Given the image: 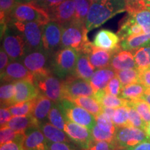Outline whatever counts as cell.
<instances>
[{
	"label": "cell",
	"instance_id": "obj_1",
	"mask_svg": "<svg viewBox=\"0 0 150 150\" xmlns=\"http://www.w3.org/2000/svg\"><path fill=\"white\" fill-rule=\"evenodd\" d=\"M124 11H126L125 0H93L85 22L88 31Z\"/></svg>",
	"mask_w": 150,
	"mask_h": 150
},
{
	"label": "cell",
	"instance_id": "obj_2",
	"mask_svg": "<svg viewBox=\"0 0 150 150\" xmlns=\"http://www.w3.org/2000/svg\"><path fill=\"white\" fill-rule=\"evenodd\" d=\"M61 48H72L78 52H83L91 43L88 39L85 22L74 20L70 23L62 25Z\"/></svg>",
	"mask_w": 150,
	"mask_h": 150
},
{
	"label": "cell",
	"instance_id": "obj_3",
	"mask_svg": "<svg viewBox=\"0 0 150 150\" xmlns=\"http://www.w3.org/2000/svg\"><path fill=\"white\" fill-rule=\"evenodd\" d=\"M10 20L35 22L45 25L51 21V18L48 11L38 4L17 2L9 16L8 22Z\"/></svg>",
	"mask_w": 150,
	"mask_h": 150
},
{
	"label": "cell",
	"instance_id": "obj_4",
	"mask_svg": "<svg viewBox=\"0 0 150 150\" xmlns=\"http://www.w3.org/2000/svg\"><path fill=\"white\" fill-rule=\"evenodd\" d=\"M79 52L72 48H61L52 56V73L63 80L74 74Z\"/></svg>",
	"mask_w": 150,
	"mask_h": 150
},
{
	"label": "cell",
	"instance_id": "obj_5",
	"mask_svg": "<svg viewBox=\"0 0 150 150\" xmlns=\"http://www.w3.org/2000/svg\"><path fill=\"white\" fill-rule=\"evenodd\" d=\"M23 36L29 52L43 50L42 32L44 24L35 22L10 20L8 23Z\"/></svg>",
	"mask_w": 150,
	"mask_h": 150
},
{
	"label": "cell",
	"instance_id": "obj_6",
	"mask_svg": "<svg viewBox=\"0 0 150 150\" xmlns=\"http://www.w3.org/2000/svg\"><path fill=\"white\" fill-rule=\"evenodd\" d=\"M65 120L81 125L92 131L96 125V117L72 101L63 99L59 102Z\"/></svg>",
	"mask_w": 150,
	"mask_h": 150
},
{
	"label": "cell",
	"instance_id": "obj_7",
	"mask_svg": "<svg viewBox=\"0 0 150 150\" xmlns=\"http://www.w3.org/2000/svg\"><path fill=\"white\" fill-rule=\"evenodd\" d=\"M2 47L8 54L11 61H21L29 52L23 36L11 26H7L1 35Z\"/></svg>",
	"mask_w": 150,
	"mask_h": 150
},
{
	"label": "cell",
	"instance_id": "obj_8",
	"mask_svg": "<svg viewBox=\"0 0 150 150\" xmlns=\"http://www.w3.org/2000/svg\"><path fill=\"white\" fill-rule=\"evenodd\" d=\"M52 56L44 50H33L28 52L20 61L36 78L52 73Z\"/></svg>",
	"mask_w": 150,
	"mask_h": 150
},
{
	"label": "cell",
	"instance_id": "obj_9",
	"mask_svg": "<svg viewBox=\"0 0 150 150\" xmlns=\"http://www.w3.org/2000/svg\"><path fill=\"white\" fill-rule=\"evenodd\" d=\"M34 83L40 94L55 103L63 99V80L53 73L34 78Z\"/></svg>",
	"mask_w": 150,
	"mask_h": 150
},
{
	"label": "cell",
	"instance_id": "obj_10",
	"mask_svg": "<svg viewBox=\"0 0 150 150\" xmlns=\"http://www.w3.org/2000/svg\"><path fill=\"white\" fill-rule=\"evenodd\" d=\"M147 138L149 137L142 129L130 126L119 127L115 133L113 149L134 147Z\"/></svg>",
	"mask_w": 150,
	"mask_h": 150
},
{
	"label": "cell",
	"instance_id": "obj_11",
	"mask_svg": "<svg viewBox=\"0 0 150 150\" xmlns=\"http://www.w3.org/2000/svg\"><path fill=\"white\" fill-rule=\"evenodd\" d=\"M94 91L89 81L70 76L63 80V98L72 101L79 97H93Z\"/></svg>",
	"mask_w": 150,
	"mask_h": 150
},
{
	"label": "cell",
	"instance_id": "obj_12",
	"mask_svg": "<svg viewBox=\"0 0 150 150\" xmlns=\"http://www.w3.org/2000/svg\"><path fill=\"white\" fill-rule=\"evenodd\" d=\"M62 30L61 24L53 20L45 24L42 32V47L45 51L53 55L61 49Z\"/></svg>",
	"mask_w": 150,
	"mask_h": 150
},
{
	"label": "cell",
	"instance_id": "obj_13",
	"mask_svg": "<svg viewBox=\"0 0 150 150\" xmlns=\"http://www.w3.org/2000/svg\"><path fill=\"white\" fill-rule=\"evenodd\" d=\"M64 131L73 142L81 149H88L95 141L91 130L71 121L65 122Z\"/></svg>",
	"mask_w": 150,
	"mask_h": 150
},
{
	"label": "cell",
	"instance_id": "obj_14",
	"mask_svg": "<svg viewBox=\"0 0 150 150\" xmlns=\"http://www.w3.org/2000/svg\"><path fill=\"white\" fill-rule=\"evenodd\" d=\"M27 80L34 82V76L20 61H11L5 70L1 73V83Z\"/></svg>",
	"mask_w": 150,
	"mask_h": 150
},
{
	"label": "cell",
	"instance_id": "obj_15",
	"mask_svg": "<svg viewBox=\"0 0 150 150\" xmlns=\"http://www.w3.org/2000/svg\"><path fill=\"white\" fill-rule=\"evenodd\" d=\"M51 20L61 25L70 23L76 19L74 0H65L55 8L48 11Z\"/></svg>",
	"mask_w": 150,
	"mask_h": 150
},
{
	"label": "cell",
	"instance_id": "obj_16",
	"mask_svg": "<svg viewBox=\"0 0 150 150\" xmlns=\"http://www.w3.org/2000/svg\"><path fill=\"white\" fill-rule=\"evenodd\" d=\"M120 42L117 33L108 29H101L95 35L93 44L97 47L115 52L121 49Z\"/></svg>",
	"mask_w": 150,
	"mask_h": 150
},
{
	"label": "cell",
	"instance_id": "obj_17",
	"mask_svg": "<svg viewBox=\"0 0 150 150\" xmlns=\"http://www.w3.org/2000/svg\"><path fill=\"white\" fill-rule=\"evenodd\" d=\"M48 140L38 126L32 127L25 131L23 141L24 149L48 150Z\"/></svg>",
	"mask_w": 150,
	"mask_h": 150
},
{
	"label": "cell",
	"instance_id": "obj_18",
	"mask_svg": "<svg viewBox=\"0 0 150 150\" xmlns=\"http://www.w3.org/2000/svg\"><path fill=\"white\" fill-rule=\"evenodd\" d=\"M83 52L88 54L90 62L96 70L110 66V61L114 54L113 52L97 47L94 45L93 42L90 43Z\"/></svg>",
	"mask_w": 150,
	"mask_h": 150
},
{
	"label": "cell",
	"instance_id": "obj_19",
	"mask_svg": "<svg viewBox=\"0 0 150 150\" xmlns=\"http://www.w3.org/2000/svg\"><path fill=\"white\" fill-rule=\"evenodd\" d=\"M14 83L16 85V93L13 101V105L32 100L38 97L40 94L34 82L22 80Z\"/></svg>",
	"mask_w": 150,
	"mask_h": 150
},
{
	"label": "cell",
	"instance_id": "obj_20",
	"mask_svg": "<svg viewBox=\"0 0 150 150\" xmlns=\"http://www.w3.org/2000/svg\"><path fill=\"white\" fill-rule=\"evenodd\" d=\"M110 66L115 71L136 68L134 54L132 52L120 49L114 52Z\"/></svg>",
	"mask_w": 150,
	"mask_h": 150
},
{
	"label": "cell",
	"instance_id": "obj_21",
	"mask_svg": "<svg viewBox=\"0 0 150 150\" xmlns=\"http://www.w3.org/2000/svg\"><path fill=\"white\" fill-rule=\"evenodd\" d=\"M116 76V71L110 66L97 69L90 79L94 93L104 90L112 78Z\"/></svg>",
	"mask_w": 150,
	"mask_h": 150
},
{
	"label": "cell",
	"instance_id": "obj_22",
	"mask_svg": "<svg viewBox=\"0 0 150 150\" xmlns=\"http://www.w3.org/2000/svg\"><path fill=\"white\" fill-rule=\"evenodd\" d=\"M38 127L42 131L48 141L53 142H73L65 131L59 129L50 122L38 124Z\"/></svg>",
	"mask_w": 150,
	"mask_h": 150
},
{
	"label": "cell",
	"instance_id": "obj_23",
	"mask_svg": "<svg viewBox=\"0 0 150 150\" xmlns=\"http://www.w3.org/2000/svg\"><path fill=\"white\" fill-rule=\"evenodd\" d=\"M53 104V101L42 94H40L35 98L32 115L37 120L38 123L47 122L49 114Z\"/></svg>",
	"mask_w": 150,
	"mask_h": 150
},
{
	"label": "cell",
	"instance_id": "obj_24",
	"mask_svg": "<svg viewBox=\"0 0 150 150\" xmlns=\"http://www.w3.org/2000/svg\"><path fill=\"white\" fill-rule=\"evenodd\" d=\"M117 33L120 40H122L129 37L143 34L145 33L142 28L135 21L134 18L131 15L128 14L126 18L121 21L120 26Z\"/></svg>",
	"mask_w": 150,
	"mask_h": 150
},
{
	"label": "cell",
	"instance_id": "obj_25",
	"mask_svg": "<svg viewBox=\"0 0 150 150\" xmlns=\"http://www.w3.org/2000/svg\"><path fill=\"white\" fill-rule=\"evenodd\" d=\"M95 70L96 69L90 62L88 54L83 52H79L74 76L90 81Z\"/></svg>",
	"mask_w": 150,
	"mask_h": 150
},
{
	"label": "cell",
	"instance_id": "obj_26",
	"mask_svg": "<svg viewBox=\"0 0 150 150\" xmlns=\"http://www.w3.org/2000/svg\"><path fill=\"white\" fill-rule=\"evenodd\" d=\"M93 97L100 103L103 107L117 108L122 106H127V99L108 93L105 89L95 92Z\"/></svg>",
	"mask_w": 150,
	"mask_h": 150
},
{
	"label": "cell",
	"instance_id": "obj_27",
	"mask_svg": "<svg viewBox=\"0 0 150 150\" xmlns=\"http://www.w3.org/2000/svg\"><path fill=\"white\" fill-rule=\"evenodd\" d=\"M38 122L32 115L27 116H14L5 127H8L17 131H23L32 127L38 126Z\"/></svg>",
	"mask_w": 150,
	"mask_h": 150
},
{
	"label": "cell",
	"instance_id": "obj_28",
	"mask_svg": "<svg viewBox=\"0 0 150 150\" xmlns=\"http://www.w3.org/2000/svg\"><path fill=\"white\" fill-rule=\"evenodd\" d=\"M150 43V33L134 35L121 40L120 47L122 50L134 52L142 47Z\"/></svg>",
	"mask_w": 150,
	"mask_h": 150
},
{
	"label": "cell",
	"instance_id": "obj_29",
	"mask_svg": "<svg viewBox=\"0 0 150 150\" xmlns=\"http://www.w3.org/2000/svg\"><path fill=\"white\" fill-rule=\"evenodd\" d=\"M72 102L93 114L95 117L102 112V106L93 97H79L73 99Z\"/></svg>",
	"mask_w": 150,
	"mask_h": 150
},
{
	"label": "cell",
	"instance_id": "obj_30",
	"mask_svg": "<svg viewBox=\"0 0 150 150\" xmlns=\"http://www.w3.org/2000/svg\"><path fill=\"white\" fill-rule=\"evenodd\" d=\"M16 93V89L14 82L1 83V88H0L1 107L8 108L13 105Z\"/></svg>",
	"mask_w": 150,
	"mask_h": 150
},
{
	"label": "cell",
	"instance_id": "obj_31",
	"mask_svg": "<svg viewBox=\"0 0 150 150\" xmlns=\"http://www.w3.org/2000/svg\"><path fill=\"white\" fill-rule=\"evenodd\" d=\"M147 88L141 83H136L124 86L122 90L120 97L127 100L141 99L145 94Z\"/></svg>",
	"mask_w": 150,
	"mask_h": 150
},
{
	"label": "cell",
	"instance_id": "obj_32",
	"mask_svg": "<svg viewBox=\"0 0 150 150\" xmlns=\"http://www.w3.org/2000/svg\"><path fill=\"white\" fill-rule=\"evenodd\" d=\"M116 76L119 79L123 86L140 83V70L138 68L116 71Z\"/></svg>",
	"mask_w": 150,
	"mask_h": 150
},
{
	"label": "cell",
	"instance_id": "obj_33",
	"mask_svg": "<svg viewBox=\"0 0 150 150\" xmlns=\"http://www.w3.org/2000/svg\"><path fill=\"white\" fill-rule=\"evenodd\" d=\"M136 68L142 70L150 65V43L133 52Z\"/></svg>",
	"mask_w": 150,
	"mask_h": 150
},
{
	"label": "cell",
	"instance_id": "obj_34",
	"mask_svg": "<svg viewBox=\"0 0 150 150\" xmlns=\"http://www.w3.org/2000/svg\"><path fill=\"white\" fill-rule=\"evenodd\" d=\"M127 106L135 108L146 124L150 123V104L142 99L127 100Z\"/></svg>",
	"mask_w": 150,
	"mask_h": 150
},
{
	"label": "cell",
	"instance_id": "obj_35",
	"mask_svg": "<svg viewBox=\"0 0 150 150\" xmlns=\"http://www.w3.org/2000/svg\"><path fill=\"white\" fill-rule=\"evenodd\" d=\"M35 99L27 101L22 103H19L12 106H9L8 108L12 114L13 117L14 116H27L32 115L35 104Z\"/></svg>",
	"mask_w": 150,
	"mask_h": 150
},
{
	"label": "cell",
	"instance_id": "obj_36",
	"mask_svg": "<svg viewBox=\"0 0 150 150\" xmlns=\"http://www.w3.org/2000/svg\"><path fill=\"white\" fill-rule=\"evenodd\" d=\"M48 120L54 126L64 131L66 120H65L64 115L59 107V103L54 102L53 106H52L50 114H49Z\"/></svg>",
	"mask_w": 150,
	"mask_h": 150
},
{
	"label": "cell",
	"instance_id": "obj_37",
	"mask_svg": "<svg viewBox=\"0 0 150 150\" xmlns=\"http://www.w3.org/2000/svg\"><path fill=\"white\" fill-rule=\"evenodd\" d=\"M25 132L17 131L8 127H1L0 130V143L1 145L16 140H24Z\"/></svg>",
	"mask_w": 150,
	"mask_h": 150
},
{
	"label": "cell",
	"instance_id": "obj_38",
	"mask_svg": "<svg viewBox=\"0 0 150 150\" xmlns=\"http://www.w3.org/2000/svg\"><path fill=\"white\" fill-rule=\"evenodd\" d=\"M131 15L134 18L135 21L142 28L145 33H150V10L148 8L136 11Z\"/></svg>",
	"mask_w": 150,
	"mask_h": 150
},
{
	"label": "cell",
	"instance_id": "obj_39",
	"mask_svg": "<svg viewBox=\"0 0 150 150\" xmlns=\"http://www.w3.org/2000/svg\"><path fill=\"white\" fill-rule=\"evenodd\" d=\"M93 0H74L76 11V19L78 21L85 22Z\"/></svg>",
	"mask_w": 150,
	"mask_h": 150
},
{
	"label": "cell",
	"instance_id": "obj_40",
	"mask_svg": "<svg viewBox=\"0 0 150 150\" xmlns=\"http://www.w3.org/2000/svg\"><path fill=\"white\" fill-rule=\"evenodd\" d=\"M112 121L117 128L127 127L129 125V110L127 106L115 108Z\"/></svg>",
	"mask_w": 150,
	"mask_h": 150
},
{
	"label": "cell",
	"instance_id": "obj_41",
	"mask_svg": "<svg viewBox=\"0 0 150 150\" xmlns=\"http://www.w3.org/2000/svg\"><path fill=\"white\" fill-rule=\"evenodd\" d=\"M96 125L102 130L113 134H115L117 129V127L114 125L112 120L103 112L96 116Z\"/></svg>",
	"mask_w": 150,
	"mask_h": 150
},
{
	"label": "cell",
	"instance_id": "obj_42",
	"mask_svg": "<svg viewBox=\"0 0 150 150\" xmlns=\"http://www.w3.org/2000/svg\"><path fill=\"white\" fill-rule=\"evenodd\" d=\"M129 110V125L128 126L136 127L142 130L145 131V129L147 127V124L143 119L141 117V116L139 115L137 110L131 106H127Z\"/></svg>",
	"mask_w": 150,
	"mask_h": 150
},
{
	"label": "cell",
	"instance_id": "obj_43",
	"mask_svg": "<svg viewBox=\"0 0 150 150\" xmlns=\"http://www.w3.org/2000/svg\"><path fill=\"white\" fill-rule=\"evenodd\" d=\"M92 135H93V139L95 141H105L108 142L111 144L113 147L114 142H115V134H111V133L106 132V131L102 130L97 127V125L94 127V128L91 131Z\"/></svg>",
	"mask_w": 150,
	"mask_h": 150
},
{
	"label": "cell",
	"instance_id": "obj_44",
	"mask_svg": "<svg viewBox=\"0 0 150 150\" xmlns=\"http://www.w3.org/2000/svg\"><path fill=\"white\" fill-rule=\"evenodd\" d=\"M125 1L128 13L147 8V0H125Z\"/></svg>",
	"mask_w": 150,
	"mask_h": 150
},
{
	"label": "cell",
	"instance_id": "obj_45",
	"mask_svg": "<svg viewBox=\"0 0 150 150\" xmlns=\"http://www.w3.org/2000/svg\"><path fill=\"white\" fill-rule=\"evenodd\" d=\"M123 87L124 86L122 84L120 81L115 76V77H113L110 81L105 90L108 93L117 97H120L121 92Z\"/></svg>",
	"mask_w": 150,
	"mask_h": 150
},
{
	"label": "cell",
	"instance_id": "obj_46",
	"mask_svg": "<svg viewBox=\"0 0 150 150\" xmlns=\"http://www.w3.org/2000/svg\"><path fill=\"white\" fill-rule=\"evenodd\" d=\"M48 150H76L74 146L70 142H47Z\"/></svg>",
	"mask_w": 150,
	"mask_h": 150
},
{
	"label": "cell",
	"instance_id": "obj_47",
	"mask_svg": "<svg viewBox=\"0 0 150 150\" xmlns=\"http://www.w3.org/2000/svg\"><path fill=\"white\" fill-rule=\"evenodd\" d=\"M24 140H16L1 145L0 150H24L23 147Z\"/></svg>",
	"mask_w": 150,
	"mask_h": 150
},
{
	"label": "cell",
	"instance_id": "obj_48",
	"mask_svg": "<svg viewBox=\"0 0 150 150\" xmlns=\"http://www.w3.org/2000/svg\"><path fill=\"white\" fill-rule=\"evenodd\" d=\"M140 70V83L150 88V65Z\"/></svg>",
	"mask_w": 150,
	"mask_h": 150
},
{
	"label": "cell",
	"instance_id": "obj_49",
	"mask_svg": "<svg viewBox=\"0 0 150 150\" xmlns=\"http://www.w3.org/2000/svg\"><path fill=\"white\" fill-rule=\"evenodd\" d=\"M111 144L105 141H94L91 147L87 149L82 150H112Z\"/></svg>",
	"mask_w": 150,
	"mask_h": 150
},
{
	"label": "cell",
	"instance_id": "obj_50",
	"mask_svg": "<svg viewBox=\"0 0 150 150\" xmlns=\"http://www.w3.org/2000/svg\"><path fill=\"white\" fill-rule=\"evenodd\" d=\"M12 117V114L8 108L1 107V109H0V125H1V127H5Z\"/></svg>",
	"mask_w": 150,
	"mask_h": 150
},
{
	"label": "cell",
	"instance_id": "obj_51",
	"mask_svg": "<svg viewBox=\"0 0 150 150\" xmlns=\"http://www.w3.org/2000/svg\"><path fill=\"white\" fill-rule=\"evenodd\" d=\"M65 0H40L38 4L45 8L47 11H49L51 9L55 8L60 4H61Z\"/></svg>",
	"mask_w": 150,
	"mask_h": 150
},
{
	"label": "cell",
	"instance_id": "obj_52",
	"mask_svg": "<svg viewBox=\"0 0 150 150\" xmlns=\"http://www.w3.org/2000/svg\"><path fill=\"white\" fill-rule=\"evenodd\" d=\"M9 56L7 54L5 50H4L2 47H1V50H0V71L2 73L5 70L6 67L9 63Z\"/></svg>",
	"mask_w": 150,
	"mask_h": 150
},
{
	"label": "cell",
	"instance_id": "obj_53",
	"mask_svg": "<svg viewBox=\"0 0 150 150\" xmlns=\"http://www.w3.org/2000/svg\"><path fill=\"white\" fill-rule=\"evenodd\" d=\"M127 150H150V138H147L138 145L126 149Z\"/></svg>",
	"mask_w": 150,
	"mask_h": 150
},
{
	"label": "cell",
	"instance_id": "obj_54",
	"mask_svg": "<svg viewBox=\"0 0 150 150\" xmlns=\"http://www.w3.org/2000/svg\"><path fill=\"white\" fill-rule=\"evenodd\" d=\"M115 108H112L109 107H103L102 106V112L106 114V115L108 116L110 119L112 120V116H113L114 112H115Z\"/></svg>",
	"mask_w": 150,
	"mask_h": 150
},
{
	"label": "cell",
	"instance_id": "obj_55",
	"mask_svg": "<svg viewBox=\"0 0 150 150\" xmlns=\"http://www.w3.org/2000/svg\"><path fill=\"white\" fill-rule=\"evenodd\" d=\"M141 99H144L145 102H147L148 104H150V88H147L145 94H144Z\"/></svg>",
	"mask_w": 150,
	"mask_h": 150
},
{
	"label": "cell",
	"instance_id": "obj_56",
	"mask_svg": "<svg viewBox=\"0 0 150 150\" xmlns=\"http://www.w3.org/2000/svg\"><path fill=\"white\" fill-rule=\"evenodd\" d=\"M40 0H16V2L18 3H25V2H34L38 4Z\"/></svg>",
	"mask_w": 150,
	"mask_h": 150
},
{
	"label": "cell",
	"instance_id": "obj_57",
	"mask_svg": "<svg viewBox=\"0 0 150 150\" xmlns=\"http://www.w3.org/2000/svg\"><path fill=\"white\" fill-rule=\"evenodd\" d=\"M145 131L146 132V134H147V136L149 137V138H150V123L147 125V127H146V128L145 129Z\"/></svg>",
	"mask_w": 150,
	"mask_h": 150
},
{
	"label": "cell",
	"instance_id": "obj_58",
	"mask_svg": "<svg viewBox=\"0 0 150 150\" xmlns=\"http://www.w3.org/2000/svg\"><path fill=\"white\" fill-rule=\"evenodd\" d=\"M147 8L150 10V0H147Z\"/></svg>",
	"mask_w": 150,
	"mask_h": 150
},
{
	"label": "cell",
	"instance_id": "obj_59",
	"mask_svg": "<svg viewBox=\"0 0 150 150\" xmlns=\"http://www.w3.org/2000/svg\"><path fill=\"white\" fill-rule=\"evenodd\" d=\"M112 150H127L126 149H112Z\"/></svg>",
	"mask_w": 150,
	"mask_h": 150
},
{
	"label": "cell",
	"instance_id": "obj_60",
	"mask_svg": "<svg viewBox=\"0 0 150 150\" xmlns=\"http://www.w3.org/2000/svg\"><path fill=\"white\" fill-rule=\"evenodd\" d=\"M24 150H33V149H24Z\"/></svg>",
	"mask_w": 150,
	"mask_h": 150
}]
</instances>
